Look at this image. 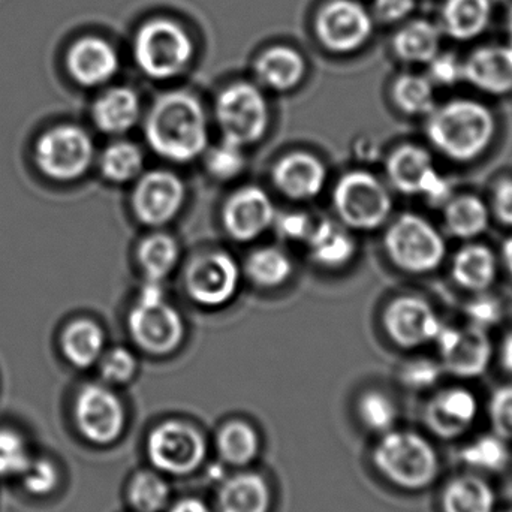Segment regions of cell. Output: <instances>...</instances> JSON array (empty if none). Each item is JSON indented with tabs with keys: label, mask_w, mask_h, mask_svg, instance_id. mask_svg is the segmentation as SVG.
<instances>
[{
	"label": "cell",
	"mask_w": 512,
	"mask_h": 512,
	"mask_svg": "<svg viewBox=\"0 0 512 512\" xmlns=\"http://www.w3.org/2000/svg\"><path fill=\"white\" fill-rule=\"evenodd\" d=\"M146 138L156 155L185 164L203 155L209 143L203 105L188 92L161 96L146 120Z\"/></svg>",
	"instance_id": "obj_1"
},
{
	"label": "cell",
	"mask_w": 512,
	"mask_h": 512,
	"mask_svg": "<svg viewBox=\"0 0 512 512\" xmlns=\"http://www.w3.org/2000/svg\"><path fill=\"white\" fill-rule=\"evenodd\" d=\"M430 143L447 158L469 162L483 155L496 132L492 111L477 101L456 99L435 108L427 120Z\"/></svg>",
	"instance_id": "obj_2"
},
{
	"label": "cell",
	"mask_w": 512,
	"mask_h": 512,
	"mask_svg": "<svg viewBox=\"0 0 512 512\" xmlns=\"http://www.w3.org/2000/svg\"><path fill=\"white\" fill-rule=\"evenodd\" d=\"M373 463L385 480L412 492L427 489L439 474L435 448L418 433H385L373 451Z\"/></svg>",
	"instance_id": "obj_3"
},
{
	"label": "cell",
	"mask_w": 512,
	"mask_h": 512,
	"mask_svg": "<svg viewBox=\"0 0 512 512\" xmlns=\"http://www.w3.org/2000/svg\"><path fill=\"white\" fill-rule=\"evenodd\" d=\"M194 53L189 33L165 18L149 21L135 36V60L144 74L155 80H170L182 74Z\"/></svg>",
	"instance_id": "obj_4"
},
{
	"label": "cell",
	"mask_w": 512,
	"mask_h": 512,
	"mask_svg": "<svg viewBox=\"0 0 512 512\" xmlns=\"http://www.w3.org/2000/svg\"><path fill=\"white\" fill-rule=\"evenodd\" d=\"M33 156L39 173L47 179L74 182L92 167L95 144L80 126L59 125L48 129L36 140Z\"/></svg>",
	"instance_id": "obj_5"
},
{
	"label": "cell",
	"mask_w": 512,
	"mask_h": 512,
	"mask_svg": "<svg viewBox=\"0 0 512 512\" xmlns=\"http://www.w3.org/2000/svg\"><path fill=\"white\" fill-rule=\"evenodd\" d=\"M385 251L400 270L421 274L436 270L447 254L444 237L427 219L400 216L385 234Z\"/></svg>",
	"instance_id": "obj_6"
},
{
	"label": "cell",
	"mask_w": 512,
	"mask_h": 512,
	"mask_svg": "<svg viewBox=\"0 0 512 512\" xmlns=\"http://www.w3.org/2000/svg\"><path fill=\"white\" fill-rule=\"evenodd\" d=\"M333 203L340 221L352 230H375L385 224L393 210V200L384 183L360 170L339 180Z\"/></svg>",
	"instance_id": "obj_7"
},
{
	"label": "cell",
	"mask_w": 512,
	"mask_h": 512,
	"mask_svg": "<svg viewBox=\"0 0 512 512\" xmlns=\"http://www.w3.org/2000/svg\"><path fill=\"white\" fill-rule=\"evenodd\" d=\"M216 119L225 141L240 147L251 146L267 132V101L255 84H231L219 95Z\"/></svg>",
	"instance_id": "obj_8"
},
{
	"label": "cell",
	"mask_w": 512,
	"mask_h": 512,
	"mask_svg": "<svg viewBox=\"0 0 512 512\" xmlns=\"http://www.w3.org/2000/svg\"><path fill=\"white\" fill-rule=\"evenodd\" d=\"M147 456L158 471L170 475H188L197 471L206 459L203 435L185 421H165L147 439Z\"/></svg>",
	"instance_id": "obj_9"
},
{
	"label": "cell",
	"mask_w": 512,
	"mask_h": 512,
	"mask_svg": "<svg viewBox=\"0 0 512 512\" xmlns=\"http://www.w3.org/2000/svg\"><path fill=\"white\" fill-rule=\"evenodd\" d=\"M128 328L138 348L152 355H168L182 345L185 324L171 304L137 300L128 316Z\"/></svg>",
	"instance_id": "obj_10"
},
{
	"label": "cell",
	"mask_w": 512,
	"mask_h": 512,
	"mask_svg": "<svg viewBox=\"0 0 512 512\" xmlns=\"http://www.w3.org/2000/svg\"><path fill=\"white\" fill-rule=\"evenodd\" d=\"M239 264L227 252H209L191 262L185 274L189 297L204 307L230 303L239 291Z\"/></svg>",
	"instance_id": "obj_11"
},
{
	"label": "cell",
	"mask_w": 512,
	"mask_h": 512,
	"mask_svg": "<svg viewBox=\"0 0 512 512\" xmlns=\"http://www.w3.org/2000/svg\"><path fill=\"white\" fill-rule=\"evenodd\" d=\"M316 35L334 53H351L369 41L373 20L355 0H330L316 15Z\"/></svg>",
	"instance_id": "obj_12"
},
{
	"label": "cell",
	"mask_w": 512,
	"mask_h": 512,
	"mask_svg": "<svg viewBox=\"0 0 512 512\" xmlns=\"http://www.w3.org/2000/svg\"><path fill=\"white\" fill-rule=\"evenodd\" d=\"M391 185L405 195H427L430 200H447L450 186L436 171L432 156L423 147L403 144L397 147L387 161Z\"/></svg>",
	"instance_id": "obj_13"
},
{
	"label": "cell",
	"mask_w": 512,
	"mask_h": 512,
	"mask_svg": "<svg viewBox=\"0 0 512 512\" xmlns=\"http://www.w3.org/2000/svg\"><path fill=\"white\" fill-rule=\"evenodd\" d=\"M185 197V185L179 176L165 170L150 171L135 186L132 210L141 224L161 228L179 215Z\"/></svg>",
	"instance_id": "obj_14"
},
{
	"label": "cell",
	"mask_w": 512,
	"mask_h": 512,
	"mask_svg": "<svg viewBox=\"0 0 512 512\" xmlns=\"http://www.w3.org/2000/svg\"><path fill=\"white\" fill-rule=\"evenodd\" d=\"M75 420L80 432L93 444H113L125 429V409L110 388L90 384L78 394Z\"/></svg>",
	"instance_id": "obj_15"
},
{
	"label": "cell",
	"mask_w": 512,
	"mask_h": 512,
	"mask_svg": "<svg viewBox=\"0 0 512 512\" xmlns=\"http://www.w3.org/2000/svg\"><path fill=\"white\" fill-rule=\"evenodd\" d=\"M435 340L441 351L442 370L459 378L483 375L492 361V342L483 328L469 325L457 330L442 325Z\"/></svg>",
	"instance_id": "obj_16"
},
{
	"label": "cell",
	"mask_w": 512,
	"mask_h": 512,
	"mask_svg": "<svg viewBox=\"0 0 512 512\" xmlns=\"http://www.w3.org/2000/svg\"><path fill=\"white\" fill-rule=\"evenodd\" d=\"M382 321L388 337L405 349L432 342L442 327L433 307L418 297H399L391 301Z\"/></svg>",
	"instance_id": "obj_17"
},
{
	"label": "cell",
	"mask_w": 512,
	"mask_h": 512,
	"mask_svg": "<svg viewBox=\"0 0 512 512\" xmlns=\"http://www.w3.org/2000/svg\"><path fill=\"white\" fill-rule=\"evenodd\" d=\"M276 209L270 195L258 186H246L234 192L222 210L228 236L237 242H252L273 227Z\"/></svg>",
	"instance_id": "obj_18"
},
{
	"label": "cell",
	"mask_w": 512,
	"mask_h": 512,
	"mask_svg": "<svg viewBox=\"0 0 512 512\" xmlns=\"http://www.w3.org/2000/svg\"><path fill=\"white\" fill-rule=\"evenodd\" d=\"M478 409V400L472 391L450 388L427 403L424 420L430 432L438 438L456 439L474 426Z\"/></svg>",
	"instance_id": "obj_19"
},
{
	"label": "cell",
	"mask_w": 512,
	"mask_h": 512,
	"mask_svg": "<svg viewBox=\"0 0 512 512\" xmlns=\"http://www.w3.org/2000/svg\"><path fill=\"white\" fill-rule=\"evenodd\" d=\"M119 56L113 45L98 36L78 39L66 54V68L75 83L98 87L119 71Z\"/></svg>",
	"instance_id": "obj_20"
},
{
	"label": "cell",
	"mask_w": 512,
	"mask_h": 512,
	"mask_svg": "<svg viewBox=\"0 0 512 512\" xmlns=\"http://www.w3.org/2000/svg\"><path fill=\"white\" fill-rule=\"evenodd\" d=\"M327 168L309 153H291L277 162L273 182L285 197L295 201L312 200L324 189Z\"/></svg>",
	"instance_id": "obj_21"
},
{
	"label": "cell",
	"mask_w": 512,
	"mask_h": 512,
	"mask_svg": "<svg viewBox=\"0 0 512 512\" xmlns=\"http://www.w3.org/2000/svg\"><path fill=\"white\" fill-rule=\"evenodd\" d=\"M463 80L490 95L512 92V47H483L463 63Z\"/></svg>",
	"instance_id": "obj_22"
},
{
	"label": "cell",
	"mask_w": 512,
	"mask_h": 512,
	"mask_svg": "<svg viewBox=\"0 0 512 512\" xmlns=\"http://www.w3.org/2000/svg\"><path fill=\"white\" fill-rule=\"evenodd\" d=\"M140 98L129 87H113L102 93L92 107L93 122L99 131L120 135L131 131L140 119Z\"/></svg>",
	"instance_id": "obj_23"
},
{
	"label": "cell",
	"mask_w": 512,
	"mask_h": 512,
	"mask_svg": "<svg viewBox=\"0 0 512 512\" xmlns=\"http://www.w3.org/2000/svg\"><path fill=\"white\" fill-rule=\"evenodd\" d=\"M259 83L274 92H288L303 80L306 63L291 47H271L259 56L255 65Z\"/></svg>",
	"instance_id": "obj_24"
},
{
	"label": "cell",
	"mask_w": 512,
	"mask_h": 512,
	"mask_svg": "<svg viewBox=\"0 0 512 512\" xmlns=\"http://www.w3.org/2000/svg\"><path fill=\"white\" fill-rule=\"evenodd\" d=\"M306 245L313 261L325 268L345 267L357 249L351 233L330 219L315 222Z\"/></svg>",
	"instance_id": "obj_25"
},
{
	"label": "cell",
	"mask_w": 512,
	"mask_h": 512,
	"mask_svg": "<svg viewBox=\"0 0 512 512\" xmlns=\"http://www.w3.org/2000/svg\"><path fill=\"white\" fill-rule=\"evenodd\" d=\"M63 357L77 367L89 369L99 363L105 349V336L102 328L89 319H77L66 325L60 337Z\"/></svg>",
	"instance_id": "obj_26"
},
{
	"label": "cell",
	"mask_w": 512,
	"mask_h": 512,
	"mask_svg": "<svg viewBox=\"0 0 512 512\" xmlns=\"http://www.w3.org/2000/svg\"><path fill=\"white\" fill-rule=\"evenodd\" d=\"M270 490L259 475L245 472L222 483L218 495L219 512H268Z\"/></svg>",
	"instance_id": "obj_27"
},
{
	"label": "cell",
	"mask_w": 512,
	"mask_h": 512,
	"mask_svg": "<svg viewBox=\"0 0 512 512\" xmlns=\"http://www.w3.org/2000/svg\"><path fill=\"white\" fill-rule=\"evenodd\" d=\"M492 0H447L442 21L451 38L469 41L477 38L489 26Z\"/></svg>",
	"instance_id": "obj_28"
},
{
	"label": "cell",
	"mask_w": 512,
	"mask_h": 512,
	"mask_svg": "<svg viewBox=\"0 0 512 512\" xmlns=\"http://www.w3.org/2000/svg\"><path fill=\"white\" fill-rule=\"evenodd\" d=\"M441 504L442 512H493L495 490L478 475H462L445 487Z\"/></svg>",
	"instance_id": "obj_29"
},
{
	"label": "cell",
	"mask_w": 512,
	"mask_h": 512,
	"mask_svg": "<svg viewBox=\"0 0 512 512\" xmlns=\"http://www.w3.org/2000/svg\"><path fill=\"white\" fill-rule=\"evenodd\" d=\"M454 280L468 291L484 292L496 279V258L484 245H468L453 259Z\"/></svg>",
	"instance_id": "obj_30"
},
{
	"label": "cell",
	"mask_w": 512,
	"mask_h": 512,
	"mask_svg": "<svg viewBox=\"0 0 512 512\" xmlns=\"http://www.w3.org/2000/svg\"><path fill=\"white\" fill-rule=\"evenodd\" d=\"M393 47L405 62L429 63L439 54L441 32L430 21H411L396 33Z\"/></svg>",
	"instance_id": "obj_31"
},
{
	"label": "cell",
	"mask_w": 512,
	"mask_h": 512,
	"mask_svg": "<svg viewBox=\"0 0 512 512\" xmlns=\"http://www.w3.org/2000/svg\"><path fill=\"white\" fill-rule=\"evenodd\" d=\"M489 222V209L477 195H460L445 206V225L448 233L457 239L471 240L481 236Z\"/></svg>",
	"instance_id": "obj_32"
},
{
	"label": "cell",
	"mask_w": 512,
	"mask_h": 512,
	"mask_svg": "<svg viewBox=\"0 0 512 512\" xmlns=\"http://www.w3.org/2000/svg\"><path fill=\"white\" fill-rule=\"evenodd\" d=\"M180 258L179 243L165 233H153L141 242L138 262L146 280L164 282Z\"/></svg>",
	"instance_id": "obj_33"
},
{
	"label": "cell",
	"mask_w": 512,
	"mask_h": 512,
	"mask_svg": "<svg viewBox=\"0 0 512 512\" xmlns=\"http://www.w3.org/2000/svg\"><path fill=\"white\" fill-rule=\"evenodd\" d=\"M246 273L261 288H279L291 277L292 261L282 249L267 246L249 255Z\"/></svg>",
	"instance_id": "obj_34"
},
{
	"label": "cell",
	"mask_w": 512,
	"mask_h": 512,
	"mask_svg": "<svg viewBox=\"0 0 512 512\" xmlns=\"http://www.w3.org/2000/svg\"><path fill=\"white\" fill-rule=\"evenodd\" d=\"M99 168L108 182L122 185L137 179L143 173L144 155L137 144L119 141V143L110 144L102 152Z\"/></svg>",
	"instance_id": "obj_35"
},
{
	"label": "cell",
	"mask_w": 512,
	"mask_h": 512,
	"mask_svg": "<svg viewBox=\"0 0 512 512\" xmlns=\"http://www.w3.org/2000/svg\"><path fill=\"white\" fill-rule=\"evenodd\" d=\"M218 450L222 459L230 465H249L258 456V435L254 427L245 421H231L219 433Z\"/></svg>",
	"instance_id": "obj_36"
},
{
	"label": "cell",
	"mask_w": 512,
	"mask_h": 512,
	"mask_svg": "<svg viewBox=\"0 0 512 512\" xmlns=\"http://www.w3.org/2000/svg\"><path fill=\"white\" fill-rule=\"evenodd\" d=\"M511 454L508 442L498 435H486L466 445L460 453V460L468 468L478 472L498 474L505 471L510 463Z\"/></svg>",
	"instance_id": "obj_37"
},
{
	"label": "cell",
	"mask_w": 512,
	"mask_h": 512,
	"mask_svg": "<svg viewBox=\"0 0 512 512\" xmlns=\"http://www.w3.org/2000/svg\"><path fill=\"white\" fill-rule=\"evenodd\" d=\"M393 98L403 113L423 116L435 110V89L429 78L406 74L397 78L393 87Z\"/></svg>",
	"instance_id": "obj_38"
},
{
	"label": "cell",
	"mask_w": 512,
	"mask_h": 512,
	"mask_svg": "<svg viewBox=\"0 0 512 512\" xmlns=\"http://www.w3.org/2000/svg\"><path fill=\"white\" fill-rule=\"evenodd\" d=\"M170 501V487L155 472H141L129 487V502L138 512H161Z\"/></svg>",
	"instance_id": "obj_39"
},
{
	"label": "cell",
	"mask_w": 512,
	"mask_h": 512,
	"mask_svg": "<svg viewBox=\"0 0 512 512\" xmlns=\"http://www.w3.org/2000/svg\"><path fill=\"white\" fill-rule=\"evenodd\" d=\"M358 417L370 432L385 435L396 424L397 408L390 397L379 391H369L358 403Z\"/></svg>",
	"instance_id": "obj_40"
},
{
	"label": "cell",
	"mask_w": 512,
	"mask_h": 512,
	"mask_svg": "<svg viewBox=\"0 0 512 512\" xmlns=\"http://www.w3.org/2000/svg\"><path fill=\"white\" fill-rule=\"evenodd\" d=\"M206 167L207 171L221 182L236 179L245 168L243 147L228 143L225 140L222 141L219 146L210 150L209 155L206 156Z\"/></svg>",
	"instance_id": "obj_41"
},
{
	"label": "cell",
	"mask_w": 512,
	"mask_h": 512,
	"mask_svg": "<svg viewBox=\"0 0 512 512\" xmlns=\"http://www.w3.org/2000/svg\"><path fill=\"white\" fill-rule=\"evenodd\" d=\"M137 358L126 348H114L102 355L99 369L105 382L122 385L131 381L137 373Z\"/></svg>",
	"instance_id": "obj_42"
},
{
	"label": "cell",
	"mask_w": 512,
	"mask_h": 512,
	"mask_svg": "<svg viewBox=\"0 0 512 512\" xmlns=\"http://www.w3.org/2000/svg\"><path fill=\"white\" fill-rule=\"evenodd\" d=\"M29 463L23 439L8 430H0V477L21 475Z\"/></svg>",
	"instance_id": "obj_43"
},
{
	"label": "cell",
	"mask_w": 512,
	"mask_h": 512,
	"mask_svg": "<svg viewBox=\"0 0 512 512\" xmlns=\"http://www.w3.org/2000/svg\"><path fill=\"white\" fill-rule=\"evenodd\" d=\"M489 415L495 435L512 442V385H505L493 393Z\"/></svg>",
	"instance_id": "obj_44"
},
{
	"label": "cell",
	"mask_w": 512,
	"mask_h": 512,
	"mask_svg": "<svg viewBox=\"0 0 512 512\" xmlns=\"http://www.w3.org/2000/svg\"><path fill=\"white\" fill-rule=\"evenodd\" d=\"M442 367L430 360H414L403 367V384L412 390H427L441 378Z\"/></svg>",
	"instance_id": "obj_45"
},
{
	"label": "cell",
	"mask_w": 512,
	"mask_h": 512,
	"mask_svg": "<svg viewBox=\"0 0 512 512\" xmlns=\"http://www.w3.org/2000/svg\"><path fill=\"white\" fill-rule=\"evenodd\" d=\"M24 487L33 495H47L57 484V472L47 460L29 463L23 472Z\"/></svg>",
	"instance_id": "obj_46"
},
{
	"label": "cell",
	"mask_w": 512,
	"mask_h": 512,
	"mask_svg": "<svg viewBox=\"0 0 512 512\" xmlns=\"http://www.w3.org/2000/svg\"><path fill=\"white\" fill-rule=\"evenodd\" d=\"M274 225L282 239L288 240V242L306 243L315 227V221L306 213L292 212L276 216Z\"/></svg>",
	"instance_id": "obj_47"
},
{
	"label": "cell",
	"mask_w": 512,
	"mask_h": 512,
	"mask_svg": "<svg viewBox=\"0 0 512 512\" xmlns=\"http://www.w3.org/2000/svg\"><path fill=\"white\" fill-rule=\"evenodd\" d=\"M466 313L471 319V325L487 331V328L493 327L501 321L502 306L496 298L484 295V297H478L477 300L471 301Z\"/></svg>",
	"instance_id": "obj_48"
},
{
	"label": "cell",
	"mask_w": 512,
	"mask_h": 512,
	"mask_svg": "<svg viewBox=\"0 0 512 512\" xmlns=\"http://www.w3.org/2000/svg\"><path fill=\"white\" fill-rule=\"evenodd\" d=\"M429 80L441 86H454L459 80H463V63L459 62L453 54H438L430 60Z\"/></svg>",
	"instance_id": "obj_49"
},
{
	"label": "cell",
	"mask_w": 512,
	"mask_h": 512,
	"mask_svg": "<svg viewBox=\"0 0 512 512\" xmlns=\"http://www.w3.org/2000/svg\"><path fill=\"white\" fill-rule=\"evenodd\" d=\"M415 8V0H375V12L379 20L396 23L408 17Z\"/></svg>",
	"instance_id": "obj_50"
},
{
	"label": "cell",
	"mask_w": 512,
	"mask_h": 512,
	"mask_svg": "<svg viewBox=\"0 0 512 512\" xmlns=\"http://www.w3.org/2000/svg\"><path fill=\"white\" fill-rule=\"evenodd\" d=\"M493 210L502 224L512 227V180H501L496 185Z\"/></svg>",
	"instance_id": "obj_51"
},
{
	"label": "cell",
	"mask_w": 512,
	"mask_h": 512,
	"mask_svg": "<svg viewBox=\"0 0 512 512\" xmlns=\"http://www.w3.org/2000/svg\"><path fill=\"white\" fill-rule=\"evenodd\" d=\"M170 512H212L200 499L186 498L177 502Z\"/></svg>",
	"instance_id": "obj_52"
},
{
	"label": "cell",
	"mask_w": 512,
	"mask_h": 512,
	"mask_svg": "<svg viewBox=\"0 0 512 512\" xmlns=\"http://www.w3.org/2000/svg\"><path fill=\"white\" fill-rule=\"evenodd\" d=\"M502 364L505 369L512 373V334L505 339L502 345Z\"/></svg>",
	"instance_id": "obj_53"
},
{
	"label": "cell",
	"mask_w": 512,
	"mask_h": 512,
	"mask_svg": "<svg viewBox=\"0 0 512 512\" xmlns=\"http://www.w3.org/2000/svg\"><path fill=\"white\" fill-rule=\"evenodd\" d=\"M502 255H504L505 264H507L508 270L512 274V237L505 240L504 246H502Z\"/></svg>",
	"instance_id": "obj_54"
},
{
	"label": "cell",
	"mask_w": 512,
	"mask_h": 512,
	"mask_svg": "<svg viewBox=\"0 0 512 512\" xmlns=\"http://www.w3.org/2000/svg\"><path fill=\"white\" fill-rule=\"evenodd\" d=\"M508 33H510L511 47H512V6L510 9V14H508Z\"/></svg>",
	"instance_id": "obj_55"
},
{
	"label": "cell",
	"mask_w": 512,
	"mask_h": 512,
	"mask_svg": "<svg viewBox=\"0 0 512 512\" xmlns=\"http://www.w3.org/2000/svg\"><path fill=\"white\" fill-rule=\"evenodd\" d=\"M508 512H512V511H508Z\"/></svg>",
	"instance_id": "obj_56"
}]
</instances>
